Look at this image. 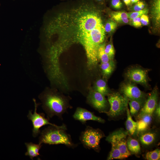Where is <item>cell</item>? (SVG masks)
Returning <instances> with one entry per match:
<instances>
[{
	"mask_svg": "<svg viewBox=\"0 0 160 160\" xmlns=\"http://www.w3.org/2000/svg\"><path fill=\"white\" fill-rule=\"evenodd\" d=\"M123 1L125 4L127 6H129L131 3V0H123Z\"/></svg>",
	"mask_w": 160,
	"mask_h": 160,
	"instance_id": "cell-34",
	"label": "cell"
},
{
	"mask_svg": "<svg viewBox=\"0 0 160 160\" xmlns=\"http://www.w3.org/2000/svg\"><path fill=\"white\" fill-rule=\"evenodd\" d=\"M136 131L137 133L147 130L152 121V115L145 114L137 116Z\"/></svg>",
	"mask_w": 160,
	"mask_h": 160,
	"instance_id": "cell-14",
	"label": "cell"
},
{
	"mask_svg": "<svg viewBox=\"0 0 160 160\" xmlns=\"http://www.w3.org/2000/svg\"><path fill=\"white\" fill-rule=\"evenodd\" d=\"M105 32L99 11L85 1L46 17L40 37L52 44L50 53L54 56L73 44H79L84 49L88 66L92 68L97 64L98 50L103 43Z\"/></svg>",
	"mask_w": 160,
	"mask_h": 160,
	"instance_id": "cell-1",
	"label": "cell"
},
{
	"mask_svg": "<svg viewBox=\"0 0 160 160\" xmlns=\"http://www.w3.org/2000/svg\"><path fill=\"white\" fill-rule=\"evenodd\" d=\"M111 4L113 8L116 9L121 8L122 5L120 0H111Z\"/></svg>",
	"mask_w": 160,
	"mask_h": 160,
	"instance_id": "cell-29",
	"label": "cell"
},
{
	"mask_svg": "<svg viewBox=\"0 0 160 160\" xmlns=\"http://www.w3.org/2000/svg\"><path fill=\"white\" fill-rule=\"evenodd\" d=\"M139 0H131V3L133 4L136 3L139 1Z\"/></svg>",
	"mask_w": 160,
	"mask_h": 160,
	"instance_id": "cell-35",
	"label": "cell"
},
{
	"mask_svg": "<svg viewBox=\"0 0 160 160\" xmlns=\"http://www.w3.org/2000/svg\"><path fill=\"white\" fill-rule=\"evenodd\" d=\"M111 144V149L108 157L107 160L114 159H123L124 157L117 146L113 144Z\"/></svg>",
	"mask_w": 160,
	"mask_h": 160,
	"instance_id": "cell-24",
	"label": "cell"
},
{
	"mask_svg": "<svg viewBox=\"0 0 160 160\" xmlns=\"http://www.w3.org/2000/svg\"><path fill=\"white\" fill-rule=\"evenodd\" d=\"M105 51L108 56L110 59L113 60L115 55V49L113 44L110 43L105 45Z\"/></svg>",
	"mask_w": 160,
	"mask_h": 160,
	"instance_id": "cell-28",
	"label": "cell"
},
{
	"mask_svg": "<svg viewBox=\"0 0 160 160\" xmlns=\"http://www.w3.org/2000/svg\"></svg>",
	"mask_w": 160,
	"mask_h": 160,
	"instance_id": "cell-38",
	"label": "cell"
},
{
	"mask_svg": "<svg viewBox=\"0 0 160 160\" xmlns=\"http://www.w3.org/2000/svg\"><path fill=\"white\" fill-rule=\"evenodd\" d=\"M105 137L103 132L99 129H94L87 126L79 137L80 140L84 148L92 149L97 152L99 151L100 140Z\"/></svg>",
	"mask_w": 160,
	"mask_h": 160,
	"instance_id": "cell-5",
	"label": "cell"
},
{
	"mask_svg": "<svg viewBox=\"0 0 160 160\" xmlns=\"http://www.w3.org/2000/svg\"><path fill=\"white\" fill-rule=\"evenodd\" d=\"M158 93L156 87L149 93L137 115L147 114L152 115L158 103Z\"/></svg>",
	"mask_w": 160,
	"mask_h": 160,
	"instance_id": "cell-11",
	"label": "cell"
},
{
	"mask_svg": "<svg viewBox=\"0 0 160 160\" xmlns=\"http://www.w3.org/2000/svg\"><path fill=\"white\" fill-rule=\"evenodd\" d=\"M40 98L49 120L55 116L63 119V115L68 108H71L68 98L55 92H47L41 95Z\"/></svg>",
	"mask_w": 160,
	"mask_h": 160,
	"instance_id": "cell-2",
	"label": "cell"
},
{
	"mask_svg": "<svg viewBox=\"0 0 160 160\" xmlns=\"http://www.w3.org/2000/svg\"><path fill=\"white\" fill-rule=\"evenodd\" d=\"M158 119H160V102L158 103L157 104L154 111Z\"/></svg>",
	"mask_w": 160,
	"mask_h": 160,
	"instance_id": "cell-32",
	"label": "cell"
},
{
	"mask_svg": "<svg viewBox=\"0 0 160 160\" xmlns=\"http://www.w3.org/2000/svg\"></svg>",
	"mask_w": 160,
	"mask_h": 160,
	"instance_id": "cell-37",
	"label": "cell"
},
{
	"mask_svg": "<svg viewBox=\"0 0 160 160\" xmlns=\"http://www.w3.org/2000/svg\"><path fill=\"white\" fill-rule=\"evenodd\" d=\"M93 89L101 94L105 96L107 95L111 92L106 82L102 79H99L96 81Z\"/></svg>",
	"mask_w": 160,
	"mask_h": 160,
	"instance_id": "cell-18",
	"label": "cell"
},
{
	"mask_svg": "<svg viewBox=\"0 0 160 160\" xmlns=\"http://www.w3.org/2000/svg\"><path fill=\"white\" fill-rule=\"evenodd\" d=\"M97 0V1H103V0Z\"/></svg>",
	"mask_w": 160,
	"mask_h": 160,
	"instance_id": "cell-36",
	"label": "cell"
},
{
	"mask_svg": "<svg viewBox=\"0 0 160 160\" xmlns=\"http://www.w3.org/2000/svg\"><path fill=\"white\" fill-rule=\"evenodd\" d=\"M117 26V23L112 20H108L106 23L104 28L105 32L110 33L114 31Z\"/></svg>",
	"mask_w": 160,
	"mask_h": 160,
	"instance_id": "cell-26",
	"label": "cell"
},
{
	"mask_svg": "<svg viewBox=\"0 0 160 160\" xmlns=\"http://www.w3.org/2000/svg\"><path fill=\"white\" fill-rule=\"evenodd\" d=\"M148 12V9L144 8L141 10L127 13L128 17L130 20L132 19L138 17H140L143 15H146Z\"/></svg>",
	"mask_w": 160,
	"mask_h": 160,
	"instance_id": "cell-27",
	"label": "cell"
},
{
	"mask_svg": "<svg viewBox=\"0 0 160 160\" xmlns=\"http://www.w3.org/2000/svg\"><path fill=\"white\" fill-rule=\"evenodd\" d=\"M126 111L127 116L126 123V128L129 134L133 135L136 131L137 122L132 119L128 107L127 108Z\"/></svg>",
	"mask_w": 160,
	"mask_h": 160,
	"instance_id": "cell-21",
	"label": "cell"
},
{
	"mask_svg": "<svg viewBox=\"0 0 160 160\" xmlns=\"http://www.w3.org/2000/svg\"><path fill=\"white\" fill-rule=\"evenodd\" d=\"M64 124L61 126L50 125L43 130L39 139V143L49 145L63 144L73 148L77 146L72 141L71 136L66 132Z\"/></svg>",
	"mask_w": 160,
	"mask_h": 160,
	"instance_id": "cell-3",
	"label": "cell"
},
{
	"mask_svg": "<svg viewBox=\"0 0 160 160\" xmlns=\"http://www.w3.org/2000/svg\"><path fill=\"white\" fill-rule=\"evenodd\" d=\"M25 144L27 148V151L25 155L29 156L32 160L35 157L40 155L39 150L42 147L41 144H36L32 142L26 143Z\"/></svg>",
	"mask_w": 160,
	"mask_h": 160,
	"instance_id": "cell-15",
	"label": "cell"
},
{
	"mask_svg": "<svg viewBox=\"0 0 160 160\" xmlns=\"http://www.w3.org/2000/svg\"><path fill=\"white\" fill-rule=\"evenodd\" d=\"M73 118L80 121L83 124H85L89 120H93L103 123L105 121L101 118L97 116L94 113L85 109L78 107L73 115Z\"/></svg>",
	"mask_w": 160,
	"mask_h": 160,
	"instance_id": "cell-12",
	"label": "cell"
},
{
	"mask_svg": "<svg viewBox=\"0 0 160 160\" xmlns=\"http://www.w3.org/2000/svg\"><path fill=\"white\" fill-rule=\"evenodd\" d=\"M139 134V139L142 145L147 147L153 144L157 137V132L154 130H146L140 132Z\"/></svg>",
	"mask_w": 160,
	"mask_h": 160,
	"instance_id": "cell-13",
	"label": "cell"
},
{
	"mask_svg": "<svg viewBox=\"0 0 160 160\" xmlns=\"http://www.w3.org/2000/svg\"><path fill=\"white\" fill-rule=\"evenodd\" d=\"M133 10L135 11H137L142 10L141 7L140 1H138L133 6Z\"/></svg>",
	"mask_w": 160,
	"mask_h": 160,
	"instance_id": "cell-33",
	"label": "cell"
},
{
	"mask_svg": "<svg viewBox=\"0 0 160 160\" xmlns=\"http://www.w3.org/2000/svg\"><path fill=\"white\" fill-rule=\"evenodd\" d=\"M128 134L127 130L121 128L110 134L106 138V141L117 146L124 159L131 155L126 143V138Z\"/></svg>",
	"mask_w": 160,
	"mask_h": 160,
	"instance_id": "cell-6",
	"label": "cell"
},
{
	"mask_svg": "<svg viewBox=\"0 0 160 160\" xmlns=\"http://www.w3.org/2000/svg\"><path fill=\"white\" fill-rule=\"evenodd\" d=\"M87 103L100 113L108 111L109 104L105 96L93 89L90 90L87 97Z\"/></svg>",
	"mask_w": 160,
	"mask_h": 160,
	"instance_id": "cell-9",
	"label": "cell"
},
{
	"mask_svg": "<svg viewBox=\"0 0 160 160\" xmlns=\"http://www.w3.org/2000/svg\"><path fill=\"white\" fill-rule=\"evenodd\" d=\"M115 67V63L113 60H110L108 62L101 63L100 68L103 74L105 77H108L113 73Z\"/></svg>",
	"mask_w": 160,
	"mask_h": 160,
	"instance_id": "cell-19",
	"label": "cell"
},
{
	"mask_svg": "<svg viewBox=\"0 0 160 160\" xmlns=\"http://www.w3.org/2000/svg\"><path fill=\"white\" fill-rule=\"evenodd\" d=\"M126 143L127 149L132 153L138 154L141 152V147L139 141L137 140L129 137Z\"/></svg>",
	"mask_w": 160,
	"mask_h": 160,
	"instance_id": "cell-17",
	"label": "cell"
},
{
	"mask_svg": "<svg viewBox=\"0 0 160 160\" xmlns=\"http://www.w3.org/2000/svg\"><path fill=\"white\" fill-rule=\"evenodd\" d=\"M33 100L35 106L34 113H32L31 111H29L27 117L32 122L33 126L32 135L34 137H36L40 133V129L42 126L47 124L56 125L49 122V120L45 117L44 113H37V110L38 104L36 103L35 99Z\"/></svg>",
	"mask_w": 160,
	"mask_h": 160,
	"instance_id": "cell-7",
	"label": "cell"
},
{
	"mask_svg": "<svg viewBox=\"0 0 160 160\" xmlns=\"http://www.w3.org/2000/svg\"><path fill=\"white\" fill-rule=\"evenodd\" d=\"M132 25L136 27H139L141 26L142 24L141 22L140 17L135 18L132 20Z\"/></svg>",
	"mask_w": 160,
	"mask_h": 160,
	"instance_id": "cell-31",
	"label": "cell"
},
{
	"mask_svg": "<svg viewBox=\"0 0 160 160\" xmlns=\"http://www.w3.org/2000/svg\"><path fill=\"white\" fill-rule=\"evenodd\" d=\"M107 96L110 108L105 113L111 118L116 117L123 114L128 107V99L124 95L118 92H111Z\"/></svg>",
	"mask_w": 160,
	"mask_h": 160,
	"instance_id": "cell-4",
	"label": "cell"
},
{
	"mask_svg": "<svg viewBox=\"0 0 160 160\" xmlns=\"http://www.w3.org/2000/svg\"><path fill=\"white\" fill-rule=\"evenodd\" d=\"M148 70L140 68H133L129 69L126 76L130 81L147 86L148 83Z\"/></svg>",
	"mask_w": 160,
	"mask_h": 160,
	"instance_id": "cell-10",
	"label": "cell"
},
{
	"mask_svg": "<svg viewBox=\"0 0 160 160\" xmlns=\"http://www.w3.org/2000/svg\"><path fill=\"white\" fill-rule=\"evenodd\" d=\"M105 44L103 43L99 46L97 51V56L99 60H100L102 63L108 62L110 60L105 51Z\"/></svg>",
	"mask_w": 160,
	"mask_h": 160,
	"instance_id": "cell-23",
	"label": "cell"
},
{
	"mask_svg": "<svg viewBox=\"0 0 160 160\" xmlns=\"http://www.w3.org/2000/svg\"><path fill=\"white\" fill-rule=\"evenodd\" d=\"M145 158L148 160H158L160 159V150L157 148L153 151L147 153Z\"/></svg>",
	"mask_w": 160,
	"mask_h": 160,
	"instance_id": "cell-25",
	"label": "cell"
},
{
	"mask_svg": "<svg viewBox=\"0 0 160 160\" xmlns=\"http://www.w3.org/2000/svg\"><path fill=\"white\" fill-rule=\"evenodd\" d=\"M120 92L129 100H135L145 102L146 95L131 81L123 83L120 87Z\"/></svg>",
	"mask_w": 160,
	"mask_h": 160,
	"instance_id": "cell-8",
	"label": "cell"
},
{
	"mask_svg": "<svg viewBox=\"0 0 160 160\" xmlns=\"http://www.w3.org/2000/svg\"><path fill=\"white\" fill-rule=\"evenodd\" d=\"M145 102L135 100H129L128 103L131 116H134L138 113Z\"/></svg>",
	"mask_w": 160,
	"mask_h": 160,
	"instance_id": "cell-22",
	"label": "cell"
},
{
	"mask_svg": "<svg viewBox=\"0 0 160 160\" xmlns=\"http://www.w3.org/2000/svg\"><path fill=\"white\" fill-rule=\"evenodd\" d=\"M151 14L155 24L159 27L160 23V0H154L153 2Z\"/></svg>",
	"mask_w": 160,
	"mask_h": 160,
	"instance_id": "cell-16",
	"label": "cell"
},
{
	"mask_svg": "<svg viewBox=\"0 0 160 160\" xmlns=\"http://www.w3.org/2000/svg\"><path fill=\"white\" fill-rule=\"evenodd\" d=\"M112 20L116 22L126 24L129 23L127 13L124 12H113L111 13Z\"/></svg>",
	"mask_w": 160,
	"mask_h": 160,
	"instance_id": "cell-20",
	"label": "cell"
},
{
	"mask_svg": "<svg viewBox=\"0 0 160 160\" xmlns=\"http://www.w3.org/2000/svg\"><path fill=\"white\" fill-rule=\"evenodd\" d=\"M141 24L143 25H147L149 22V17L146 15H143L140 17Z\"/></svg>",
	"mask_w": 160,
	"mask_h": 160,
	"instance_id": "cell-30",
	"label": "cell"
}]
</instances>
